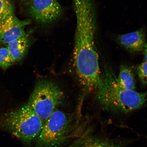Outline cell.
Segmentation results:
<instances>
[{
  "label": "cell",
  "instance_id": "12",
  "mask_svg": "<svg viewBox=\"0 0 147 147\" xmlns=\"http://www.w3.org/2000/svg\"><path fill=\"white\" fill-rule=\"evenodd\" d=\"M14 11L13 5L10 0H0V22Z\"/></svg>",
  "mask_w": 147,
  "mask_h": 147
},
{
  "label": "cell",
  "instance_id": "2",
  "mask_svg": "<svg viewBox=\"0 0 147 147\" xmlns=\"http://www.w3.org/2000/svg\"><path fill=\"white\" fill-rule=\"evenodd\" d=\"M84 128L74 124L64 112L56 110L45 122L36 147H60L71 139L85 136Z\"/></svg>",
  "mask_w": 147,
  "mask_h": 147
},
{
  "label": "cell",
  "instance_id": "10",
  "mask_svg": "<svg viewBox=\"0 0 147 147\" xmlns=\"http://www.w3.org/2000/svg\"><path fill=\"white\" fill-rule=\"evenodd\" d=\"M117 82L121 87L129 90H135V78L131 69L128 66H121Z\"/></svg>",
  "mask_w": 147,
  "mask_h": 147
},
{
  "label": "cell",
  "instance_id": "8",
  "mask_svg": "<svg viewBox=\"0 0 147 147\" xmlns=\"http://www.w3.org/2000/svg\"><path fill=\"white\" fill-rule=\"evenodd\" d=\"M30 45V41L27 36L17 38L7 45V48L14 62L19 61L27 52Z\"/></svg>",
  "mask_w": 147,
  "mask_h": 147
},
{
  "label": "cell",
  "instance_id": "3",
  "mask_svg": "<svg viewBox=\"0 0 147 147\" xmlns=\"http://www.w3.org/2000/svg\"><path fill=\"white\" fill-rule=\"evenodd\" d=\"M45 123L28 104L7 114L3 122L8 131L27 144L36 141Z\"/></svg>",
  "mask_w": 147,
  "mask_h": 147
},
{
  "label": "cell",
  "instance_id": "4",
  "mask_svg": "<svg viewBox=\"0 0 147 147\" xmlns=\"http://www.w3.org/2000/svg\"><path fill=\"white\" fill-rule=\"evenodd\" d=\"M63 98V93L56 84L42 80L36 83L28 104L45 123Z\"/></svg>",
  "mask_w": 147,
  "mask_h": 147
},
{
  "label": "cell",
  "instance_id": "7",
  "mask_svg": "<svg viewBox=\"0 0 147 147\" xmlns=\"http://www.w3.org/2000/svg\"><path fill=\"white\" fill-rule=\"evenodd\" d=\"M146 32L141 28L135 32L119 35L117 41L120 45L130 52L135 53L142 51L146 44Z\"/></svg>",
  "mask_w": 147,
  "mask_h": 147
},
{
  "label": "cell",
  "instance_id": "15",
  "mask_svg": "<svg viewBox=\"0 0 147 147\" xmlns=\"http://www.w3.org/2000/svg\"><path fill=\"white\" fill-rule=\"evenodd\" d=\"M20 1H24V2H28L30 1H34V0H20Z\"/></svg>",
  "mask_w": 147,
  "mask_h": 147
},
{
  "label": "cell",
  "instance_id": "9",
  "mask_svg": "<svg viewBox=\"0 0 147 147\" xmlns=\"http://www.w3.org/2000/svg\"><path fill=\"white\" fill-rule=\"evenodd\" d=\"M125 144L112 140L87 137L75 147H122Z\"/></svg>",
  "mask_w": 147,
  "mask_h": 147
},
{
  "label": "cell",
  "instance_id": "5",
  "mask_svg": "<svg viewBox=\"0 0 147 147\" xmlns=\"http://www.w3.org/2000/svg\"><path fill=\"white\" fill-rule=\"evenodd\" d=\"M27 3L28 13L38 23H52L62 14V7L58 0H34Z\"/></svg>",
  "mask_w": 147,
  "mask_h": 147
},
{
  "label": "cell",
  "instance_id": "11",
  "mask_svg": "<svg viewBox=\"0 0 147 147\" xmlns=\"http://www.w3.org/2000/svg\"><path fill=\"white\" fill-rule=\"evenodd\" d=\"M14 63L7 47L0 48V67L6 69Z\"/></svg>",
  "mask_w": 147,
  "mask_h": 147
},
{
  "label": "cell",
  "instance_id": "6",
  "mask_svg": "<svg viewBox=\"0 0 147 147\" xmlns=\"http://www.w3.org/2000/svg\"><path fill=\"white\" fill-rule=\"evenodd\" d=\"M30 20H21L12 13L0 22V45H7L18 38L27 35L25 28Z\"/></svg>",
  "mask_w": 147,
  "mask_h": 147
},
{
  "label": "cell",
  "instance_id": "1",
  "mask_svg": "<svg viewBox=\"0 0 147 147\" xmlns=\"http://www.w3.org/2000/svg\"><path fill=\"white\" fill-rule=\"evenodd\" d=\"M97 89L99 104L109 111L128 113L142 107L147 100V92H138L121 87L113 71L107 66Z\"/></svg>",
  "mask_w": 147,
  "mask_h": 147
},
{
  "label": "cell",
  "instance_id": "13",
  "mask_svg": "<svg viewBox=\"0 0 147 147\" xmlns=\"http://www.w3.org/2000/svg\"><path fill=\"white\" fill-rule=\"evenodd\" d=\"M140 80L143 84H147V62L144 61L138 66L137 69Z\"/></svg>",
  "mask_w": 147,
  "mask_h": 147
},
{
  "label": "cell",
  "instance_id": "14",
  "mask_svg": "<svg viewBox=\"0 0 147 147\" xmlns=\"http://www.w3.org/2000/svg\"><path fill=\"white\" fill-rule=\"evenodd\" d=\"M143 50L144 51L145 61L147 62V42L145 44Z\"/></svg>",
  "mask_w": 147,
  "mask_h": 147
}]
</instances>
